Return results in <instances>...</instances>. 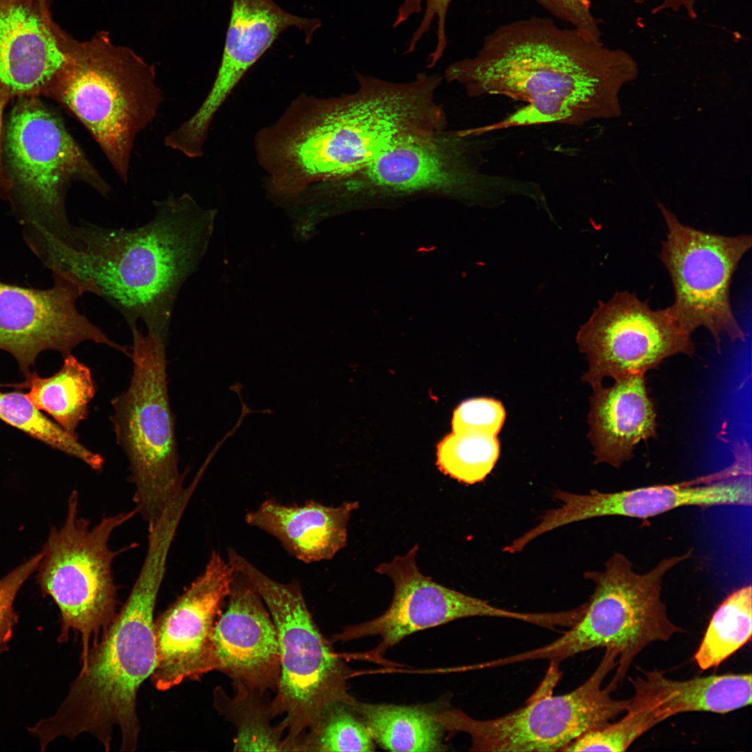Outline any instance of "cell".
<instances>
[{"label": "cell", "instance_id": "836d02e7", "mask_svg": "<svg viewBox=\"0 0 752 752\" xmlns=\"http://www.w3.org/2000/svg\"><path fill=\"white\" fill-rule=\"evenodd\" d=\"M506 419L502 403L492 398H476L462 402L453 412L452 432L480 431L496 436Z\"/></svg>", "mask_w": 752, "mask_h": 752}, {"label": "cell", "instance_id": "44dd1931", "mask_svg": "<svg viewBox=\"0 0 752 752\" xmlns=\"http://www.w3.org/2000/svg\"><path fill=\"white\" fill-rule=\"evenodd\" d=\"M76 42L53 21L47 0H0V86L8 95L47 91Z\"/></svg>", "mask_w": 752, "mask_h": 752}, {"label": "cell", "instance_id": "52a82bcc", "mask_svg": "<svg viewBox=\"0 0 752 752\" xmlns=\"http://www.w3.org/2000/svg\"><path fill=\"white\" fill-rule=\"evenodd\" d=\"M5 152L11 178L8 200L22 233H47L77 248L65 205L69 186L80 181L105 198L111 187L62 120L38 100L23 96L7 123Z\"/></svg>", "mask_w": 752, "mask_h": 752}, {"label": "cell", "instance_id": "9a60e30c", "mask_svg": "<svg viewBox=\"0 0 752 752\" xmlns=\"http://www.w3.org/2000/svg\"><path fill=\"white\" fill-rule=\"evenodd\" d=\"M47 289L0 281V350L10 353L25 377L38 355L47 350L72 354L84 341L115 349L130 357L131 348L116 343L77 308L87 289L59 274Z\"/></svg>", "mask_w": 752, "mask_h": 752}, {"label": "cell", "instance_id": "e575fe53", "mask_svg": "<svg viewBox=\"0 0 752 752\" xmlns=\"http://www.w3.org/2000/svg\"><path fill=\"white\" fill-rule=\"evenodd\" d=\"M41 552L36 554L0 579V653L5 651L17 622L14 601L20 588L31 574L38 570L42 560Z\"/></svg>", "mask_w": 752, "mask_h": 752}, {"label": "cell", "instance_id": "d6986e66", "mask_svg": "<svg viewBox=\"0 0 752 752\" xmlns=\"http://www.w3.org/2000/svg\"><path fill=\"white\" fill-rule=\"evenodd\" d=\"M225 47L217 77L205 99L175 130L180 142L192 150L204 147L212 120L247 70L284 30L295 26L309 42L321 26L318 19L292 15L273 0H231Z\"/></svg>", "mask_w": 752, "mask_h": 752}, {"label": "cell", "instance_id": "d6a6232c", "mask_svg": "<svg viewBox=\"0 0 752 752\" xmlns=\"http://www.w3.org/2000/svg\"><path fill=\"white\" fill-rule=\"evenodd\" d=\"M452 0H403L398 8L393 27L396 28L410 17L420 13L425 6L422 19L407 42L406 53L412 52L421 38L436 22V45L428 58V68H432L442 57L447 45L446 18Z\"/></svg>", "mask_w": 752, "mask_h": 752}, {"label": "cell", "instance_id": "2e32d148", "mask_svg": "<svg viewBox=\"0 0 752 752\" xmlns=\"http://www.w3.org/2000/svg\"><path fill=\"white\" fill-rule=\"evenodd\" d=\"M418 545L375 568L388 576L394 586L388 609L363 623L346 627L333 641H348L366 636H379L381 642L372 652L375 657L416 632L461 618L485 616L510 618L542 626L545 613H523L499 608L487 601L445 587L422 574L416 563Z\"/></svg>", "mask_w": 752, "mask_h": 752}, {"label": "cell", "instance_id": "4dcf8cb0", "mask_svg": "<svg viewBox=\"0 0 752 752\" xmlns=\"http://www.w3.org/2000/svg\"><path fill=\"white\" fill-rule=\"evenodd\" d=\"M499 454L496 436L480 431L452 432L437 445V465L444 474L473 485L491 473Z\"/></svg>", "mask_w": 752, "mask_h": 752}, {"label": "cell", "instance_id": "8d00e7d4", "mask_svg": "<svg viewBox=\"0 0 752 752\" xmlns=\"http://www.w3.org/2000/svg\"><path fill=\"white\" fill-rule=\"evenodd\" d=\"M648 0H635L638 3H643ZM697 0H660L651 10L652 13L664 11L684 12L691 19L697 17Z\"/></svg>", "mask_w": 752, "mask_h": 752}, {"label": "cell", "instance_id": "5b68a950", "mask_svg": "<svg viewBox=\"0 0 752 752\" xmlns=\"http://www.w3.org/2000/svg\"><path fill=\"white\" fill-rule=\"evenodd\" d=\"M47 91L83 124L127 183L136 137L164 100L155 67L100 31L77 41Z\"/></svg>", "mask_w": 752, "mask_h": 752}, {"label": "cell", "instance_id": "603a6c76", "mask_svg": "<svg viewBox=\"0 0 752 752\" xmlns=\"http://www.w3.org/2000/svg\"><path fill=\"white\" fill-rule=\"evenodd\" d=\"M359 502L337 507L311 501L303 506H285L267 500L246 515V522L272 535L286 551L304 563L332 558L345 547L347 526Z\"/></svg>", "mask_w": 752, "mask_h": 752}, {"label": "cell", "instance_id": "7402d4cb", "mask_svg": "<svg viewBox=\"0 0 752 752\" xmlns=\"http://www.w3.org/2000/svg\"><path fill=\"white\" fill-rule=\"evenodd\" d=\"M645 375H627L611 386L593 388L588 436L595 464L619 468L634 457L639 443L657 435V414Z\"/></svg>", "mask_w": 752, "mask_h": 752}, {"label": "cell", "instance_id": "ffe728a7", "mask_svg": "<svg viewBox=\"0 0 752 752\" xmlns=\"http://www.w3.org/2000/svg\"><path fill=\"white\" fill-rule=\"evenodd\" d=\"M228 604L213 634L214 670L232 682L262 692L276 691L281 675L278 632L261 596L251 581L234 570Z\"/></svg>", "mask_w": 752, "mask_h": 752}, {"label": "cell", "instance_id": "83f0119b", "mask_svg": "<svg viewBox=\"0 0 752 752\" xmlns=\"http://www.w3.org/2000/svg\"><path fill=\"white\" fill-rule=\"evenodd\" d=\"M751 585L734 590L714 613L694 655L702 670L718 666L751 639Z\"/></svg>", "mask_w": 752, "mask_h": 752}, {"label": "cell", "instance_id": "30bf717a", "mask_svg": "<svg viewBox=\"0 0 752 752\" xmlns=\"http://www.w3.org/2000/svg\"><path fill=\"white\" fill-rule=\"evenodd\" d=\"M138 512L135 507L105 516L91 526L88 519L79 516V493L73 490L63 524L51 530L43 547L38 581L60 611L58 641H68L71 629L81 635L82 665L117 614L112 563L130 547L112 550L109 540L116 529Z\"/></svg>", "mask_w": 752, "mask_h": 752}, {"label": "cell", "instance_id": "1f68e13d", "mask_svg": "<svg viewBox=\"0 0 752 752\" xmlns=\"http://www.w3.org/2000/svg\"><path fill=\"white\" fill-rule=\"evenodd\" d=\"M625 712L618 721L580 735L563 751H625L637 738L661 722L648 710Z\"/></svg>", "mask_w": 752, "mask_h": 752}, {"label": "cell", "instance_id": "f546056e", "mask_svg": "<svg viewBox=\"0 0 752 752\" xmlns=\"http://www.w3.org/2000/svg\"><path fill=\"white\" fill-rule=\"evenodd\" d=\"M353 702H338L328 707L297 740L293 751H374L375 742L354 710Z\"/></svg>", "mask_w": 752, "mask_h": 752}, {"label": "cell", "instance_id": "277c9868", "mask_svg": "<svg viewBox=\"0 0 752 752\" xmlns=\"http://www.w3.org/2000/svg\"><path fill=\"white\" fill-rule=\"evenodd\" d=\"M170 547L148 543L141 570L124 605L88 653L56 712L29 730L40 747L60 736L89 733L109 751L112 730L121 733V751L132 752L140 731L136 694L156 665L154 611L165 575Z\"/></svg>", "mask_w": 752, "mask_h": 752}, {"label": "cell", "instance_id": "3957f363", "mask_svg": "<svg viewBox=\"0 0 752 752\" xmlns=\"http://www.w3.org/2000/svg\"><path fill=\"white\" fill-rule=\"evenodd\" d=\"M147 224L131 229L82 221L75 226L77 248L51 235L33 253L52 273L84 285L109 303L130 328L138 321L167 340L180 291L196 272L212 230L214 212L189 194L153 202Z\"/></svg>", "mask_w": 752, "mask_h": 752}, {"label": "cell", "instance_id": "8992f818", "mask_svg": "<svg viewBox=\"0 0 752 752\" xmlns=\"http://www.w3.org/2000/svg\"><path fill=\"white\" fill-rule=\"evenodd\" d=\"M692 551L661 559L648 572H636L622 554L614 553L602 571L584 577L594 584L582 616L570 629L545 645L512 655L514 662L548 659L558 663L588 650L604 648L618 656L613 689L625 677L635 657L648 645L668 641L681 632L668 618L661 600L664 577L691 557Z\"/></svg>", "mask_w": 752, "mask_h": 752}, {"label": "cell", "instance_id": "e0dca14e", "mask_svg": "<svg viewBox=\"0 0 752 752\" xmlns=\"http://www.w3.org/2000/svg\"><path fill=\"white\" fill-rule=\"evenodd\" d=\"M233 574L229 562L213 551L201 574L155 620L156 665L150 679L157 689L200 680L214 670L213 630Z\"/></svg>", "mask_w": 752, "mask_h": 752}, {"label": "cell", "instance_id": "4316f807", "mask_svg": "<svg viewBox=\"0 0 752 752\" xmlns=\"http://www.w3.org/2000/svg\"><path fill=\"white\" fill-rule=\"evenodd\" d=\"M233 695L221 687L214 690L217 709L235 730V751H286L284 728L273 726L272 703L262 692L240 682H232Z\"/></svg>", "mask_w": 752, "mask_h": 752}, {"label": "cell", "instance_id": "7a4b0ae2", "mask_svg": "<svg viewBox=\"0 0 752 752\" xmlns=\"http://www.w3.org/2000/svg\"><path fill=\"white\" fill-rule=\"evenodd\" d=\"M357 79L352 93L299 95L256 134V157L273 193L298 197L358 171L407 136L446 128L436 100L440 75L397 83L357 73Z\"/></svg>", "mask_w": 752, "mask_h": 752}, {"label": "cell", "instance_id": "f1b7e54d", "mask_svg": "<svg viewBox=\"0 0 752 752\" xmlns=\"http://www.w3.org/2000/svg\"><path fill=\"white\" fill-rule=\"evenodd\" d=\"M0 420L50 447L75 457L94 471H100L104 458L81 444L60 425L47 418L20 391L0 392Z\"/></svg>", "mask_w": 752, "mask_h": 752}, {"label": "cell", "instance_id": "cb8c5ba5", "mask_svg": "<svg viewBox=\"0 0 752 752\" xmlns=\"http://www.w3.org/2000/svg\"><path fill=\"white\" fill-rule=\"evenodd\" d=\"M626 710H648L661 721L688 712L724 714L751 703V674H727L673 680L657 671L632 680Z\"/></svg>", "mask_w": 752, "mask_h": 752}, {"label": "cell", "instance_id": "74e56055", "mask_svg": "<svg viewBox=\"0 0 752 752\" xmlns=\"http://www.w3.org/2000/svg\"><path fill=\"white\" fill-rule=\"evenodd\" d=\"M8 96L5 90L0 86V199L8 200L10 182L8 177L7 176L5 169L3 166L2 157H1V120H2V111L3 105L6 102V98Z\"/></svg>", "mask_w": 752, "mask_h": 752}, {"label": "cell", "instance_id": "8fae6325", "mask_svg": "<svg viewBox=\"0 0 752 752\" xmlns=\"http://www.w3.org/2000/svg\"><path fill=\"white\" fill-rule=\"evenodd\" d=\"M616 665V653L606 650L593 673L570 692L553 695L544 684L524 707L499 717L477 719L451 709L437 712L436 719L447 732L467 734L472 751H563L625 712L628 700L613 698V689L602 687Z\"/></svg>", "mask_w": 752, "mask_h": 752}, {"label": "cell", "instance_id": "ba28073f", "mask_svg": "<svg viewBox=\"0 0 752 752\" xmlns=\"http://www.w3.org/2000/svg\"><path fill=\"white\" fill-rule=\"evenodd\" d=\"M130 329L132 375L127 389L111 400V420L129 462L134 502L148 526L182 491L185 476L169 397L166 340L137 326Z\"/></svg>", "mask_w": 752, "mask_h": 752}, {"label": "cell", "instance_id": "484cf974", "mask_svg": "<svg viewBox=\"0 0 752 752\" xmlns=\"http://www.w3.org/2000/svg\"><path fill=\"white\" fill-rule=\"evenodd\" d=\"M15 389H29L26 395L40 410L51 416L69 433L88 415L89 405L96 388L91 369L72 354L64 357L61 368L54 375L42 377L31 373Z\"/></svg>", "mask_w": 752, "mask_h": 752}, {"label": "cell", "instance_id": "9c48e42d", "mask_svg": "<svg viewBox=\"0 0 752 752\" xmlns=\"http://www.w3.org/2000/svg\"><path fill=\"white\" fill-rule=\"evenodd\" d=\"M228 553L232 567L255 587L277 629L281 675L272 703L276 716L285 715L280 723L290 751L328 707L355 700L347 689L351 671L320 633L297 582H277L235 551Z\"/></svg>", "mask_w": 752, "mask_h": 752}, {"label": "cell", "instance_id": "5bb4252c", "mask_svg": "<svg viewBox=\"0 0 752 752\" xmlns=\"http://www.w3.org/2000/svg\"><path fill=\"white\" fill-rule=\"evenodd\" d=\"M691 336L666 308L654 310L635 294L618 292L599 304L577 333L588 363L581 379L594 388L605 377L645 374L670 357L693 354Z\"/></svg>", "mask_w": 752, "mask_h": 752}, {"label": "cell", "instance_id": "d590c367", "mask_svg": "<svg viewBox=\"0 0 752 752\" xmlns=\"http://www.w3.org/2000/svg\"><path fill=\"white\" fill-rule=\"evenodd\" d=\"M554 16L569 23L588 38L600 40L599 22L589 0H534Z\"/></svg>", "mask_w": 752, "mask_h": 752}, {"label": "cell", "instance_id": "7c38bea8", "mask_svg": "<svg viewBox=\"0 0 752 752\" xmlns=\"http://www.w3.org/2000/svg\"><path fill=\"white\" fill-rule=\"evenodd\" d=\"M657 205L667 228L659 257L674 290L668 312L691 335L700 327L707 329L719 351L723 336L744 340L730 290L739 262L751 247V236L701 231L681 223L664 204Z\"/></svg>", "mask_w": 752, "mask_h": 752}, {"label": "cell", "instance_id": "ac0fdd59", "mask_svg": "<svg viewBox=\"0 0 752 752\" xmlns=\"http://www.w3.org/2000/svg\"><path fill=\"white\" fill-rule=\"evenodd\" d=\"M719 474L672 485H658L614 492L591 490L577 494L556 490L553 496L562 505L546 511L539 523L524 533L526 543L559 527L605 516L639 519L652 517L685 507L751 505L750 480L716 481Z\"/></svg>", "mask_w": 752, "mask_h": 752}, {"label": "cell", "instance_id": "4fadbf2b", "mask_svg": "<svg viewBox=\"0 0 752 752\" xmlns=\"http://www.w3.org/2000/svg\"><path fill=\"white\" fill-rule=\"evenodd\" d=\"M464 130L425 132L394 143L358 171L329 183L350 194L408 195L421 192L462 198L517 189V182L480 172Z\"/></svg>", "mask_w": 752, "mask_h": 752}, {"label": "cell", "instance_id": "d4e9b609", "mask_svg": "<svg viewBox=\"0 0 752 752\" xmlns=\"http://www.w3.org/2000/svg\"><path fill=\"white\" fill-rule=\"evenodd\" d=\"M375 743L392 751H444L446 729L436 711L421 705L352 703Z\"/></svg>", "mask_w": 752, "mask_h": 752}, {"label": "cell", "instance_id": "6da1fadb", "mask_svg": "<svg viewBox=\"0 0 752 752\" xmlns=\"http://www.w3.org/2000/svg\"><path fill=\"white\" fill-rule=\"evenodd\" d=\"M627 52L611 49L579 30L533 17L496 28L477 54L451 63L444 77L468 95H502L525 102L500 121L471 129L475 136L510 127L581 125L621 115L619 94L636 79Z\"/></svg>", "mask_w": 752, "mask_h": 752}]
</instances>
